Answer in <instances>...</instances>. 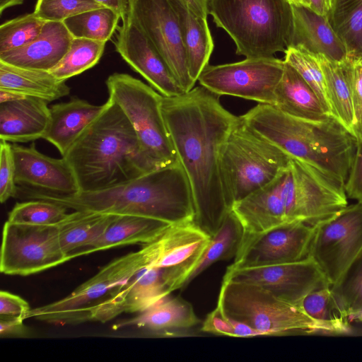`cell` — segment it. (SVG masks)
<instances>
[{
  "label": "cell",
  "instance_id": "6da1fadb",
  "mask_svg": "<svg viewBox=\"0 0 362 362\" xmlns=\"http://www.w3.org/2000/svg\"><path fill=\"white\" fill-rule=\"evenodd\" d=\"M218 95L202 86L174 97L163 96L161 110L177 158L188 177L194 224L214 235L233 204L224 187L221 153L237 117Z\"/></svg>",
  "mask_w": 362,
  "mask_h": 362
},
{
  "label": "cell",
  "instance_id": "7a4b0ae2",
  "mask_svg": "<svg viewBox=\"0 0 362 362\" xmlns=\"http://www.w3.org/2000/svg\"><path fill=\"white\" fill-rule=\"evenodd\" d=\"M15 197L47 200L74 211L144 216L170 224L193 221L194 216L191 186L180 162L102 190L65 195L18 186Z\"/></svg>",
  "mask_w": 362,
  "mask_h": 362
},
{
  "label": "cell",
  "instance_id": "3957f363",
  "mask_svg": "<svg viewBox=\"0 0 362 362\" xmlns=\"http://www.w3.org/2000/svg\"><path fill=\"white\" fill-rule=\"evenodd\" d=\"M63 156L79 192L110 188L158 169L144 152L126 115L111 99Z\"/></svg>",
  "mask_w": 362,
  "mask_h": 362
},
{
  "label": "cell",
  "instance_id": "277c9868",
  "mask_svg": "<svg viewBox=\"0 0 362 362\" xmlns=\"http://www.w3.org/2000/svg\"><path fill=\"white\" fill-rule=\"evenodd\" d=\"M240 118L255 133L289 157L345 186L358 141L334 117L301 119L274 105L259 103Z\"/></svg>",
  "mask_w": 362,
  "mask_h": 362
},
{
  "label": "cell",
  "instance_id": "5b68a950",
  "mask_svg": "<svg viewBox=\"0 0 362 362\" xmlns=\"http://www.w3.org/2000/svg\"><path fill=\"white\" fill-rule=\"evenodd\" d=\"M217 306L227 316L259 332L262 336L344 334L349 320L320 321L300 305L283 300L257 285L223 280Z\"/></svg>",
  "mask_w": 362,
  "mask_h": 362
},
{
  "label": "cell",
  "instance_id": "8992f818",
  "mask_svg": "<svg viewBox=\"0 0 362 362\" xmlns=\"http://www.w3.org/2000/svg\"><path fill=\"white\" fill-rule=\"evenodd\" d=\"M208 6L216 25L233 40L238 55L272 57L291 45L290 0H209Z\"/></svg>",
  "mask_w": 362,
  "mask_h": 362
},
{
  "label": "cell",
  "instance_id": "52a82bcc",
  "mask_svg": "<svg viewBox=\"0 0 362 362\" xmlns=\"http://www.w3.org/2000/svg\"><path fill=\"white\" fill-rule=\"evenodd\" d=\"M291 157L251 130L239 117L221 150L223 185L233 204L272 181Z\"/></svg>",
  "mask_w": 362,
  "mask_h": 362
},
{
  "label": "cell",
  "instance_id": "ba28073f",
  "mask_svg": "<svg viewBox=\"0 0 362 362\" xmlns=\"http://www.w3.org/2000/svg\"><path fill=\"white\" fill-rule=\"evenodd\" d=\"M109 98L117 104L132 125L146 156L158 168L179 162L161 110L163 95L127 74L110 75Z\"/></svg>",
  "mask_w": 362,
  "mask_h": 362
},
{
  "label": "cell",
  "instance_id": "9c48e42d",
  "mask_svg": "<svg viewBox=\"0 0 362 362\" xmlns=\"http://www.w3.org/2000/svg\"><path fill=\"white\" fill-rule=\"evenodd\" d=\"M288 222L317 226L348 206L345 186L314 167L291 158L283 188Z\"/></svg>",
  "mask_w": 362,
  "mask_h": 362
},
{
  "label": "cell",
  "instance_id": "30bf717a",
  "mask_svg": "<svg viewBox=\"0 0 362 362\" xmlns=\"http://www.w3.org/2000/svg\"><path fill=\"white\" fill-rule=\"evenodd\" d=\"M148 265L143 246L138 251L117 258L66 297L49 304L30 309L28 318L51 324L80 323L83 313L105 298L112 291L128 282Z\"/></svg>",
  "mask_w": 362,
  "mask_h": 362
},
{
  "label": "cell",
  "instance_id": "8fae6325",
  "mask_svg": "<svg viewBox=\"0 0 362 362\" xmlns=\"http://www.w3.org/2000/svg\"><path fill=\"white\" fill-rule=\"evenodd\" d=\"M189 273L175 267H145L126 284L87 308L80 323L106 322L122 313H141L174 291L184 287Z\"/></svg>",
  "mask_w": 362,
  "mask_h": 362
},
{
  "label": "cell",
  "instance_id": "7c38bea8",
  "mask_svg": "<svg viewBox=\"0 0 362 362\" xmlns=\"http://www.w3.org/2000/svg\"><path fill=\"white\" fill-rule=\"evenodd\" d=\"M71 258L63 250L57 225L34 226L7 221L3 228L0 271L28 276L55 267Z\"/></svg>",
  "mask_w": 362,
  "mask_h": 362
},
{
  "label": "cell",
  "instance_id": "4fadbf2b",
  "mask_svg": "<svg viewBox=\"0 0 362 362\" xmlns=\"http://www.w3.org/2000/svg\"><path fill=\"white\" fill-rule=\"evenodd\" d=\"M284 67V60L274 57L246 58L234 63L209 64L197 81L218 96H235L274 105Z\"/></svg>",
  "mask_w": 362,
  "mask_h": 362
},
{
  "label": "cell",
  "instance_id": "5bb4252c",
  "mask_svg": "<svg viewBox=\"0 0 362 362\" xmlns=\"http://www.w3.org/2000/svg\"><path fill=\"white\" fill-rule=\"evenodd\" d=\"M309 255L331 287L339 284L362 256V203L348 205L335 217L317 226Z\"/></svg>",
  "mask_w": 362,
  "mask_h": 362
},
{
  "label": "cell",
  "instance_id": "9a60e30c",
  "mask_svg": "<svg viewBox=\"0 0 362 362\" xmlns=\"http://www.w3.org/2000/svg\"><path fill=\"white\" fill-rule=\"evenodd\" d=\"M129 16L163 57L185 93L195 83L188 71L180 24L170 0H129Z\"/></svg>",
  "mask_w": 362,
  "mask_h": 362
},
{
  "label": "cell",
  "instance_id": "2e32d148",
  "mask_svg": "<svg viewBox=\"0 0 362 362\" xmlns=\"http://www.w3.org/2000/svg\"><path fill=\"white\" fill-rule=\"evenodd\" d=\"M316 228L293 221L259 233H245L235 260L228 268L255 267L305 259L309 255Z\"/></svg>",
  "mask_w": 362,
  "mask_h": 362
},
{
  "label": "cell",
  "instance_id": "e0dca14e",
  "mask_svg": "<svg viewBox=\"0 0 362 362\" xmlns=\"http://www.w3.org/2000/svg\"><path fill=\"white\" fill-rule=\"evenodd\" d=\"M223 280L257 285L283 300L300 305L311 292L330 286L325 274L310 255L288 263L227 268Z\"/></svg>",
  "mask_w": 362,
  "mask_h": 362
},
{
  "label": "cell",
  "instance_id": "ac0fdd59",
  "mask_svg": "<svg viewBox=\"0 0 362 362\" xmlns=\"http://www.w3.org/2000/svg\"><path fill=\"white\" fill-rule=\"evenodd\" d=\"M122 21L114 42L122 58L163 96L185 93L163 57L129 14Z\"/></svg>",
  "mask_w": 362,
  "mask_h": 362
},
{
  "label": "cell",
  "instance_id": "d6986e66",
  "mask_svg": "<svg viewBox=\"0 0 362 362\" xmlns=\"http://www.w3.org/2000/svg\"><path fill=\"white\" fill-rule=\"evenodd\" d=\"M11 145L18 186L65 195L80 191L74 173L64 157L54 158L42 154L35 144L28 147Z\"/></svg>",
  "mask_w": 362,
  "mask_h": 362
},
{
  "label": "cell",
  "instance_id": "ffe728a7",
  "mask_svg": "<svg viewBox=\"0 0 362 362\" xmlns=\"http://www.w3.org/2000/svg\"><path fill=\"white\" fill-rule=\"evenodd\" d=\"M210 239L211 236L192 221L171 224L153 241L144 245L148 266L175 267L186 270L190 274Z\"/></svg>",
  "mask_w": 362,
  "mask_h": 362
},
{
  "label": "cell",
  "instance_id": "44dd1931",
  "mask_svg": "<svg viewBox=\"0 0 362 362\" xmlns=\"http://www.w3.org/2000/svg\"><path fill=\"white\" fill-rule=\"evenodd\" d=\"M286 169L268 184L233 204L231 210L241 222L245 233H259L288 222L283 196Z\"/></svg>",
  "mask_w": 362,
  "mask_h": 362
},
{
  "label": "cell",
  "instance_id": "7402d4cb",
  "mask_svg": "<svg viewBox=\"0 0 362 362\" xmlns=\"http://www.w3.org/2000/svg\"><path fill=\"white\" fill-rule=\"evenodd\" d=\"M73 38L63 22L46 21L37 38L25 46L0 53V62L49 71L69 50Z\"/></svg>",
  "mask_w": 362,
  "mask_h": 362
},
{
  "label": "cell",
  "instance_id": "603a6c76",
  "mask_svg": "<svg viewBox=\"0 0 362 362\" xmlns=\"http://www.w3.org/2000/svg\"><path fill=\"white\" fill-rule=\"evenodd\" d=\"M292 8L293 30L290 46L339 62L348 59L346 47L327 16L320 15L303 5L292 4Z\"/></svg>",
  "mask_w": 362,
  "mask_h": 362
},
{
  "label": "cell",
  "instance_id": "cb8c5ba5",
  "mask_svg": "<svg viewBox=\"0 0 362 362\" xmlns=\"http://www.w3.org/2000/svg\"><path fill=\"white\" fill-rule=\"evenodd\" d=\"M47 104L28 96L0 103L1 140L16 144L42 139L49 121Z\"/></svg>",
  "mask_w": 362,
  "mask_h": 362
},
{
  "label": "cell",
  "instance_id": "d4e9b609",
  "mask_svg": "<svg viewBox=\"0 0 362 362\" xmlns=\"http://www.w3.org/2000/svg\"><path fill=\"white\" fill-rule=\"evenodd\" d=\"M106 105L107 103L94 105L77 97L53 105L49 107V121L42 139L64 156Z\"/></svg>",
  "mask_w": 362,
  "mask_h": 362
},
{
  "label": "cell",
  "instance_id": "484cf974",
  "mask_svg": "<svg viewBox=\"0 0 362 362\" xmlns=\"http://www.w3.org/2000/svg\"><path fill=\"white\" fill-rule=\"evenodd\" d=\"M171 224L138 215H118L103 234L86 247L73 253L71 258L112 247L147 244L153 241Z\"/></svg>",
  "mask_w": 362,
  "mask_h": 362
},
{
  "label": "cell",
  "instance_id": "4316f807",
  "mask_svg": "<svg viewBox=\"0 0 362 362\" xmlns=\"http://www.w3.org/2000/svg\"><path fill=\"white\" fill-rule=\"evenodd\" d=\"M170 1L180 24L189 74L192 81L196 83L201 73L209 65L214 50V40L207 18L194 13L183 0Z\"/></svg>",
  "mask_w": 362,
  "mask_h": 362
},
{
  "label": "cell",
  "instance_id": "83f0119b",
  "mask_svg": "<svg viewBox=\"0 0 362 362\" xmlns=\"http://www.w3.org/2000/svg\"><path fill=\"white\" fill-rule=\"evenodd\" d=\"M200 322L190 303L180 296H169L159 300L132 319L115 325V329L136 326L153 333L189 329Z\"/></svg>",
  "mask_w": 362,
  "mask_h": 362
},
{
  "label": "cell",
  "instance_id": "f1b7e54d",
  "mask_svg": "<svg viewBox=\"0 0 362 362\" xmlns=\"http://www.w3.org/2000/svg\"><path fill=\"white\" fill-rule=\"evenodd\" d=\"M0 90L38 98L47 103L65 97L70 88L48 71L21 68L0 62Z\"/></svg>",
  "mask_w": 362,
  "mask_h": 362
},
{
  "label": "cell",
  "instance_id": "f546056e",
  "mask_svg": "<svg viewBox=\"0 0 362 362\" xmlns=\"http://www.w3.org/2000/svg\"><path fill=\"white\" fill-rule=\"evenodd\" d=\"M274 106L286 114L301 119L318 120L330 117L310 87L286 62L275 91Z\"/></svg>",
  "mask_w": 362,
  "mask_h": 362
},
{
  "label": "cell",
  "instance_id": "4dcf8cb0",
  "mask_svg": "<svg viewBox=\"0 0 362 362\" xmlns=\"http://www.w3.org/2000/svg\"><path fill=\"white\" fill-rule=\"evenodd\" d=\"M315 55L324 74L334 117L357 138V121L344 61L337 62L321 54Z\"/></svg>",
  "mask_w": 362,
  "mask_h": 362
},
{
  "label": "cell",
  "instance_id": "1f68e13d",
  "mask_svg": "<svg viewBox=\"0 0 362 362\" xmlns=\"http://www.w3.org/2000/svg\"><path fill=\"white\" fill-rule=\"evenodd\" d=\"M117 216L88 211L69 213L57 225L64 252L71 258L100 236Z\"/></svg>",
  "mask_w": 362,
  "mask_h": 362
},
{
  "label": "cell",
  "instance_id": "d6a6232c",
  "mask_svg": "<svg viewBox=\"0 0 362 362\" xmlns=\"http://www.w3.org/2000/svg\"><path fill=\"white\" fill-rule=\"evenodd\" d=\"M245 236L244 228L230 210L210 241L199 262L189 274L185 286L214 263L235 257Z\"/></svg>",
  "mask_w": 362,
  "mask_h": 362
},
{
  "label": "cell",
  "instance_id": "836d02e7",
  "mask_svg": "<svg viewBox=\"0 0 362 362\" xmlns=\"http://www.w3.org/2000/svg\"><path fill=\"white\" fill-rule=\"evenodd\" d=\"M344 43L347 58L362 60V0H335L327 16Z\"/></svg>",
  "mask_w": 362,
  "mask_h": 362
},
{
  "label": "cell",
  "instance_id": "e575fe53",
  "mask_svg": "<svg viewBox=\"0 0 362 362\" xmlns=\"http://www.w3.org/2000/svg\"><path fill=\"white\" fill-rule=\"evenodd\" d=\"M119 18L113 10L102 7L73 16L63 23L73 37L107 42L117 28Z\"/></svg>",
  "mask_w": 362,
  "mask_h": 362
},
{
  "label": "cell",
  "instance_id": "d590c367",
  "mask_svg": "<svg viewBox=\"0 0 362 362\" xmlns=\"http://www.w3.org/2000/svg\"><path fill=\"white\" fill-rule=\"evenodd\" d=\"M105 42L74 37L69 50L49 71L61 81L78 75L92 68L100 59Z\"/></svg>",
  "mask_w": 362,
  "mask_h": 362
},
{
  "label": "cell",
  "instance_id": "8d00e7d4",
  "mask_svg": "<svg viewBox=\"0 0 362 362\" xmlns=\"http://www.w3.org/2000/svg\"><path fill=\"white\" fill-rule=\"evenodd\" d=\"M284 54V62L291 66L310 87L327 115L334 117L324 74L316 55L293 46L288 47Z\"/></svg>",
  "mask_w": 362,
  "mask_h": 362
},
{
  "label": "cell",
  "instance_id": "74e56055",
  "mask_svg": "<svg viewBox=\"0 0 362 362\" xmlns=\"http://www.w3.org/2000/svg\"><path fill=\"white\" fill-rule=\"evenodd\" d=\"M67 209L52 202L30 199L17 203L9 212L7 221L19 224L54 226L66 218Z\"/></svg>",
  "mask_w": 362,
  "mask_h": 362
},
{
  "label": "cell",
  "instance_id": "f35d334b",
  "mask_svg": "<svg viewBox=\"0 0 362 362\" xmlns=\"http://www.w3.org/2000/svg\"><path fill=\"white\" fill-rule=\"evenodd\" d=\"M331 288L337 310L342 317L351 321L362 313V256L340 284Z\"/></svg>",
  "mask_w": 362,
  "mask_h": 362
},
{
  "label": "cell",
  "instance_id": "ab89813d",
  "mask_svg": "<svg viewBox=\"0 0 362 362\" xmlns=\"http://www.w3.org/2000/svg\"><path fill=\"white\" fill-rule=\"evenodd\" d=\"M45 23L33 12L3 23L0 26V53L33 41L41 33Z\"/></svg>",
  "mask_w": 362,
  "mask_h": 362
},
{
  "label": "cell",
  "instance_id": "60d3db41",
  "mask_svg": "<svg viewBox=\"0 0 362 362\" xmlns=\"http://www.w3.org/2000/svg\"><path fill=\"white\" fill-rule=\"evenodd\" d=\"M104 7L94 0H37L33 13L45 21H61L88 10Z\"/></svg>",
  "mask_w": 362,
  "mask_h": 362
},
{
  "label": "cell",
  "instance_id": "b9f144b4",
  "mask_svg": "<svg viewBox=\"0 0 362 362\" xmlns=\"http://www.w3.org/2000/svg\"><path fill=\"white\" fill-rule=\"evenodd\" d=\"M202 331L235 337L262 336L259 332L225 315L217 305L207 315L202 326Z\"/></svg>",
  "mask_w": 362,
  "mask_h": 362
},
{
  "label": "cell",
  "instance_id": "7bdbcfd3",
  "mask_svg": "<svg viewBox=\"0 0 362 362\" xmlns=\"http://www.w3.org/2000/svg\"><path fill=\"white\" fill-rule=\"evenodd\" d=\"M301 306L310 317L317 320L333 321L344 318L337 310L331 286L311 292L303 299Z\"/></svg>",
  "mask_w": 362,
  "mask_h": 362
},
{
  "label": "cell",
  "instance_id": "ee69618b",
  "mask_svg": "<svg viewBox=\"0 0 362 362\" xmlns=\"http://www.w3.org/2000/svg\"><path fill=\"white\" fill-rule=\"evenodd\" d=\"M17 185L15 181V162L12 145L4 140L0 142V201L3 204L15 197Z\"/></svg>",
  "mask_w": 362,
  "mask_h": 362
},
{
  "label": "cell",
  "instance_id": "f6af8a7d",
  "mask_svg": "<svg viewBox=\"0 0 362 362\" xmlns=\"http://www.w3.org/2000/svg\"><path fill=\"white\" fill-rule=\"evenodd\" d=\"M346 68L352 100L357 121V139L359 141L362 131V61H344Z\"/></svg>",
  "mask_w": 362,
  "mask_h": 362
},
{
  "label": "cell",
  "instance_id": "bcb514c9",
  "mask_svg": "<svg viewBox=\"0 0 362 362\" xmlns=\"http://www.w3.org/2000/svg\"><path fill=\"white\" fill-rule=\"evenodd\" d=\"M30 308L20 296L6 291L0 292V317L27 319Z\"/></svg>",
  "mask_w": 362,
  "mask_h": 362
},
{
  "label": "cell",
  "instance_id": "7dc6e473",
  "mask_svg": "<svg viewBox=\"0 0 362 362\" xmlns=\"http://www.w3.org/2000/svg\"><path fill=\"white\" fill-rule=\"evenodd\" d=\"M349 198L362 203V139L358 141L351 168L345 184Z\"/></svg>",
  "mask_w": 362,
  "mask_h": 362
},
{
  "label": "cell",
  "instance_id": "c3c4849f",
  "mask_svg": "<svg viewBox=\"0 0 362 362\" xmlns=\"http://www.w3.org/2000/svg\"><path fill=\"white\" fill-rule=\"evenodd\" d=\"M23 320L0 317L1 338H24L29 335L28 328Z\"/></svg>",
  "mask_w": 362,
  "mask_h": 362
},
{
  "label": "cell",
  "instance_id": "681fc988",
  "mask_svg": "<svg viewBox=\"0 0 362 362\" xmlns=\"http://www.w3.org/2000/svg\"><path fill=\"white\" fill-rule=\"evenodd\" d=\"M104 7L115 11L122 21L127 19L129 14V0H94Z\"/></svg>",
  "mask_w": 362,
  "mask_h": 362
},
{
  "label": "cell",
  "instance_id": "f907efd6",
  "mask_svg": "<svg viewBox=\"0 0 362 362\" xmlns=\"http://www.w3.org/2000/svg\"><path fill=\"white\" fill-rule=\"evenodd\" d=\"M309 8L322 16H328L331 12L335 0H308Z\"/></svg>",
  "mask_w": 362,
  "mask_h": 362
},
{
  "label": "cell",
  "instance_id": "816d5d0a",
  "mask_svg": "<svg viewBox=\"0 0 362 362\" xmlns=\"http://www.w3.org/2000/svg\"><path fill=\"white\" fill-rule=\"evenodd\" d=\"M189 8L199 17L207 18L209 0H183Z\"/></svg>",
  "mask_w": 362,
  "mask_h": 362
},
{
  "label": "cell",
  "instance_id": "f5cc1de1",
  "mask_svg": "<svg viewBox=\"0 0 362 362\" xmlns=\"http://www.w3.org/2000/svg\"><path fill=\"white\" fill-rule=\"evenodd\" d=\"M24 0H0V13L8 8L21 5Z\"/></svg>",
  "mask_w": 362,
  "mask_h": 362
},
{
  "label": "cell",
  "instance_id": "db71d44e",
  "mask_svg": "<svg viewBox=\"0 0 362 362\" xmlns=\"http://www.w3.org/2000/svg\"><path fill=\"white\" fill-rule=\"evenodd\" d=\"M290 1L293 4L303 5L308 7L310 6L308 0H290Z\"/></svg>",
  "mask_w": 362,
  "mask_h": 362
},
{
  "label": "cell",
  "instance_id": "11a10c76",
  "mask_svg": "<svg viewBox=\"0 0 362 362\" xmlns=\"http://www.w3.org/2000/svg\"><path fill=\"white\" fill-rule=\"evenodd\" d=\"M351 321L362 322V313L353 317Z\"/></svg>",
  "mask_w": 362,
  "mask_h": 362
},
{
  "label": "cell",
  "instance_id": "9f6ffc18",
  "mask_svg": "<svg viewBox=\"0 0 362 362\" xmlns=\"http://www.w3.org/2000/svg\"><path fill=\"white\" fill-rule=\"evenodd\" d=\"M362 61V60H361ZM362 139V131H361V136H360V139H359V141Z\"/></svg>",
  "mask_w": 362,
  "mask_h": 362
}]
</instances>
